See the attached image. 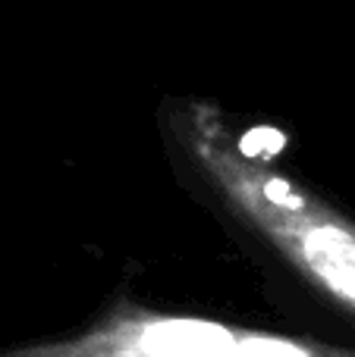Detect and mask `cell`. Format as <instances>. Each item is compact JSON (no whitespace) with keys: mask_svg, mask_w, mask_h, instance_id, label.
I'll list each match as a JSON object with an SVG mask.
<instances>
[{"mask_svg":"<svg viewBox=\"0 0 355 357\" xmlns=\"http://www.w3.org/2000/svg\"><path fill=\"white\" fill-rule=\"evenodd\" d=\"M0 357H355V351L123 304L75 335L0 348Z\"/></svg>","mask_w":355,"mask_h":357,"instance_id":"obj_2","label":"cell"},{"mask_svg":"<svg viewBox=\"0 0 355 357\" xmlns=\"http://www.w3.org/2000/svg\"><path fill=\"white\" fill-rule=\"evenodd\" d=\"M173 132L217 201L321 295L355 314V222L245 148L211 100L176 107Z\"/></svg>","mask_w":355,"mask_h":357,"instance_id":"obj_1","label":"cell"}]
</instances>
